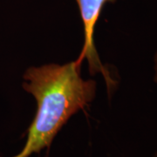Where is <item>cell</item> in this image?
<instances>
[{
  "label": "cell",
  "instance_id": "cell-1",
  "mask_svg": "<svg viewBox=\"0 0 157 157\" xmlns=\"http://www.w3.org/2000/svg\"><path fill=\"white\" fill-rule=\"evenodd\" d=\"M76 61L29 67L22 86L33 96L37 111L22 150L12 157H30L49 147L68 120L94 101L96 82L84 79Z\"/></svg>",
  "mask_w": 157,
  "mask_h": 157
},
{
  "label": "cell",
  "instance_id": "cell-2",
  "mask_svg": "<svg viewBox=\"0 0 157 157\" xmlns=\"http://www.w3.org/2000/svg\"><path fill=\"white\" fill-rule=\"evenodd\" d=\"M78 6L80 16L84 25V45L78 59L75 60L81 66V63L86 59L88 62L91 75L101 73L106 79L108 91L114 86V81L110 77L109 73L101 62L100 57L94 45V34L96 23L98 21L103 6L107 3H114L116 0H76Z\"/></svg>",
  "mask_w": 157,
  "mask_h": 157
},
{
  "label": "cell",
  "instance_id": "cell-3",
  "mask_svg": "<svg viewBox=\"0 0 157 157\" xmlns=\"http://www.w3.org/2000/svg\"><path fill=\"white\" fill-rule=\"evenodd\" d=\"M155 81L157 83V52L155 54Z\"/></svg>",
  "mask_w": 157,
  "mask_h": 157
},
{
  "label": "cell",
  "instance_id": "cell-4",
  "mask_svg": "<svg viewBox=\"0 0 157 157\" xmlns=\"http://www.w3.org/2000/svg\"><path fill=\"white\" fill-rule=\"evenodd\" d=\"M154 157H157V152L155 154V155H154Z\"/></svg>",
  "mask_w": 157,
  "mask_h": 157
}]
</instances>
